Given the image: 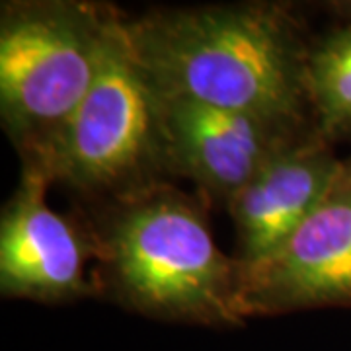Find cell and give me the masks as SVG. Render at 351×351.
I'll list each match as a JSON object with an SVG mask.
<instances>
[{"label": "cell", "mask_w": 351, "mask_h": 351, "mask_svg": "<svg viewBox=\"0 0 351 351\" xmlns=\"http://www.w3.org/2000/svg\"><path fill=\"white\" fill-rule=\"evenodd\" d=\"M160 96L293 125L306 100V53L274 6H211L123 24Z\"/></svg>", "instance_id": "obj_1"}, {"label": "cell", "mask_w": 351, "mask_h": 351, "mask_svg": "<svg viewBox=\"0 0 351 351\" xmlns=\"http://www.w3.org/2000/svg\"><path fill=\"white\" fill-rule=\"evenodd\" d=\"M106 256L121 295L147 314L239 322V262L217 248L195 207L174 191H145L110 226Z\"/></svg>", "instance_id": "obj_2"}, {"label": "cell", "mask_w": 351, "mask_h": 351, "mask_svg": "<svg viewBox=\"0 0 351 351\" xmlns=\"http://www.w3.org/2000/svg\"><path fill=\"white\" fill-rule=\"evenodd\" d=\"M113 18L75 2L8 6L0 24V110L36 158L71 119L98 75Z\"/></svg>", "instance_id": "obj_3"}, {"label": "cell", "mask_w": 351, "mask_h": 351, "mask_svg": "<svg viewBox=\"0 0 351 351\" xmlns=\"http://www.w3.org/2000/svg\"><path fill=\"white\" fill-rule=\"evenodd\" d=\"M160 162V94L131 49L123 24L112 20L92 86L32 168L76 188L117 189Z\"/></svg>", "instance_id": "obj_4"}, {"label": "cell", "mask_w": 351, "mask_h": 351, "mask_svg": "<svg viewBox=\"0 0 351 351\" xmlns=\"http://www.w3.org/2000/svg\"><path fill=\"white\" fill-rule=\"evenodd\" d=\"M351 304V166L281 246L239 262L237 313L277 314Z\"/></svg>", "instance_id": "obj_5"}, {"label": "cell", "mask_w": 351, "mask_h": 351, "mask_svg": "<svg viewBox=\"0 0 351 351\" xmlns=\"http://www.w3.org/2000/svg\"><path fill=\"white\" fill-rule=\"evenodd\" d=\"M164 162L230 199L285 147L291 125L254 113L160 96Z\"/></svg>", "instance_id": "obj_6"}, {"label": "cell", "mask_w": 351, "mask_h": 351, "mask_svg": "<svg viewBox=\"0 0 351 351\" xmlns=\"http://www.w3.org/2000/svg\"><path fill=\"white\" fill-rule=\"evenodd\" d=\"M47 176L29 166L2 213L0 287L4 295L63 301L88 291L84 240L47 205Z\"/></svg>", "instance_id": "obj_7"}, {"label": "cell", "mask_w": 351, "mask_h": 351, "mask_svg": "<svg viewBox=\"0 0 351 351\" xmlns=\"http://www.w3.org/2000/svg\"><path fill=\"white\" fill-rule=\"evenodd\" d=\"M346 164L318 141H289L228 199L242 260L256 262L285 240L324 201Z\"/></svg>", "instance_id": "obj_8"}, {"label": "cell", "mask_w": 351, "mask_h": 351, "mask_svg": "<svg viewBox=\"0 0 351 351\" xmlns=\"http://www.w3.org/2000/svg\"><path fill=\"white\" fill-rule=\"evenodd\" d=\"M304 86L326 135L351 129V22L306 53Z\"/></svg>", "instance_id": "obj_9"}]
</instances>
